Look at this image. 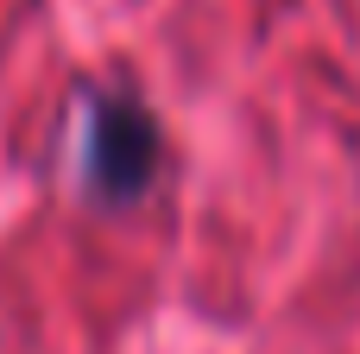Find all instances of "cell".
Listing matches in <instances>:
<instances>
[{
	"label": "cell",
	"mask_w": 360,
	"mask_h": 354,
	"mask_svg": "<svg viewBox=\"0 0 360 354\" xmlns=\"http://www.w3.org/2000/svg\"><path fill=\"white\" fill-rule=\"evenodd\" d=\"M89 171L101 196H133L158 171V133L139 101H101L89 133Z\"/></svg>",
	"instance_id": "1"
}]
</instances>
